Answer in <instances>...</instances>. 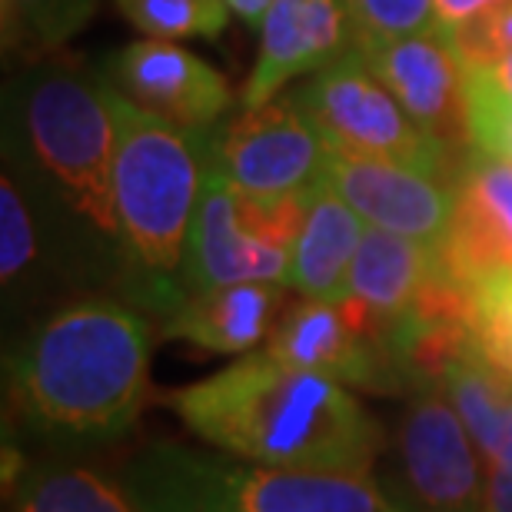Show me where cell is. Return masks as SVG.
<instances>
[{
  "label": "cell",
  "mask_w": 512,
  "mask_h": 512,
  "mask_svg": "<svg viewBox=\"0 0 512 512\" xmlns=\"http://www.w3.org/2000/svg\"><path fill=\"white\" fill-rule=\"evenodd\" d=\"M117 120L114 210L124 250V296L160 320L183 296L180 270L210 163L213 130L170 124L110 84Z\"/></svg>",
  "instance_id": "obj_4"
},
{
  "label": "cell",
  "mask_w": 512,
  "mask_h": 512,
  "mask_svg": "<svg viewBox=\"0 0 512 512\" xmlns=\"http://www.w3.org/2000/svg\"><path fill=\"white\" fill-rule=\"evenodd\" d=\"M469 333L476 353L512 380V273H493L473 283Z\"/></svg>",
  "instance_id": "obj_24"
},
{
  "label": "cell",
  "mask_w": 512,
  "mask_h": 512,
  "mask_svg": "<svg viewBox=\"0 0 512 512\" xmlns=\"http://www.w3.org/2000/svg\"><path fill=\"white\" fill-rule=\"evenodd\" d=\"M486 512H512V466L489 463V476H486Z\"/></svg>",
  "instance_id": "obj_29"
},
{
  "label": "cell",
  "mask_w": 512,
  "mask_h": 512,
  "mask_svg": "<svg viewBox=\"0 0 512 512\" xmlns=\"http://www.w3.org/2000/svg\"><path fill=\"white\" fill-rule=\"evenodd\" d=\"M153 336L140 306L84 296L44 316L7 356L17 416L64 446L117 443L150 389Z\"/></svg>",
  "instance_id": "obj_3"
},
{
  "label": "cell",
  "mask_w": 512,
  "mask_h": 512,
  "mask_svg": "<svg viewBox=\"0 0 512 512\" xmlns=\"http://www.w3.org/2000/svg\"><path fill=\"white\" fill-rule=\"evenodd\" d=\"M463 70H489L512 54V0L486 7L466 24L449 30Z\"/></svg>",
  "instance_id": "obj_26"
},
{
  "label": "cell",
  "mask_w": 512,
  "mask_h": 512,
  "mask_svg": "<svg viewBox=\"0 0 512 512\" xmlns=\"http://www.w3.org/2000/svg\"><path fill=\"white\" fill-rule=\"evenodd\" d=\"M256 34L260 54L243 84V110L270 104L293 77L316 74L356 47V24L343 0H276Z\"/></svg>",
  "instance_id": "obj_14"
},
{
  "label": "cell",
  "mask_w": 512,
  "mask_h": 512,
  "mask_svg": "<svg viewBox=\"0 0 512 512\" xmlns=\"http://www.w3.org/2000/svg\"><path fill=\"white\" fill-rule=\"evenodd\" d=\"M469 147L512 163V97L489 70H466Z\"/></svg>",
  "instance_id": "obj_25"
},
{
  "label": "cell",
  "mask_w": 512,
  "mask_h": 512,
  "mask_svg": "<svg viewBox=\"0 0 512 512\" xmlns=\"http://www.w3.org/2000/svg\"><path fill=\"white\" fill-rule=\"evenodd\" d=\"M54 273L74 280L24 187L0 173V280L7 306L37 296Z\"/></svg>",
  "instance_id": "obj_19"
},
{
  "label": "cell",
  "mask_w": 512,
  "mask_h": 512,
  "mask_svg": "<svg viewBox=\"0 0 512 512\" xmlns=\"http://www.w3.org/2000/svg\"><path fill=\"white\" fill-rule=\"evenodd\" d=\"M456 210L436 260L463 283L512 273V163L466 150L456 170Z\"/></svg>",
  "instance_id": "obj_15"
},
{
  "label": "cell",
  "mask_w": 512,
  "mask_h": 512,
  "mask_svg": "<svg viewBox=\"0 0 512 512\" xmlns=\"http://www.w3.org/2000/svg\"><path fill=\"white\" fill-rule=\"evenodd\" d=\"M489 463L512 466V413H509V423H506V433H503V446H499V453L489 459Z\"/></svg>",
  "instance_id": "obj_32"
},
{
  "label": "cell",
  "mask_w": 512,
  "mask_h": 512,
  "mask_svg": "<svg viewBox=\"0 0 512 512\" xmlns=\"http://www.w3.org/2000/svg\"><path fill=\"white\" fill-rule=\"evenodd\" d=\"M296 100L310 110L330 147L403 163L439 180H456L466 150L459 153L446 147L419 127L393 97V90L370 70L360 47L316 70V77L296 94Z\"/></svg>",
  "instance_id": "obj_7"
},
{
  "label": "cell",
  "mask_w": 512,
  "mask_h": 512,
  "mask_svg": "<svg viewBox=\"0 0 512 512\" xmlns=\"http://www.w3.org/2000/svg\"><path fill=\"white\" fill-rule=\"evenodd\" d=\"M363 233V217L323 177L303 197V220L293 243L286 286L310 300H343L346 273Z\"/></svg>",
  "instance_id": "obj_18"
},
{
  "label": "cell",
  "mask_w": 512,
  "mask_h": 512,
  "mask_svg": "<svg viewBox=\"0 0 512 512\" xmlns=\"http://www.w3.org/2000/svg\"><path fill=\"white\" fill-rule=\"evenodd\" d=\"M326 180L363 223L403 237L439 243L446 237L456 210V183L429 177L423 170L393 160L360 157V153L330 147Z\"/></svg>",
  "instance_id": "obj_12"
},
{
  "label": "cell",
  "mask_w": 512,
  "mask_h": 512,
  "mask_svg": "<svg viewBox=\"0 0 512 512\" xmlns=\"http://www.w3.org/2000/svg\"><path fill=\"white\" fill-rule=\"evenodd\" d=\"M0 143L4 170L34 203L70 276L124 290L114 210L117 120L104 70L47 57L7 80Z\"/></svg>",
  "instance_id": "obj_1"
},
{
  "label": "cell",
  "mask_w": 512,
  "mask_h": 512,
  "mask_svg": "<svg viewBox=\"0 0 512 512\" xmlns=\"http://www.w3.org/2000/svg\"><path fill=\"white\" fill-rule=\"evenodd\" d=\"M286 310L283 283H237L207 293H187L163 316L167 340L200 346L207 353L247 356L270 340Z\"/></svg>",
  "instance_id": "obj_17"
},
{
  "label": "cell",
  "mask_w": 512,
  "mask_h": 512,
  "mask_svg": "<svg viewBox=\"0 0 512 512\" xmlns=\"http://www.w3.org/2000/svg\"><path fill=\"white\" fill-rule=\"evenodd\" d=\"M496 4H506V0H433V10H436V24L453 30L459 24H466L469 17L483 14L486 7H496Z\"/></svg>",
  "instance_id": "obj_28"
},
{
  "label": "cell",
  "mask_w": 512,
  "mask_h": 512,
  "mask_svg": "<svg viewBox=\"0 0 512 512\" xmlns=\"http://www.w3.org/2000/svg\"><path fill=\"white\" fill-rule=\"evenodd\" d=\"M363 60L419 127L463 153L469 147L466 70L449 27L403 37H360Z\"/></svg>",
  "instance_id": "obj_10"
},
{
  "label": "cell",
  "mask_w": 512,
  "mask_h": 512,
  "mask_svg": "<svg viewBox=\"0 0 512 512\" xmlns=\"http://www.w3.org/2000/svg\"><path fill=\"white\" fill-rule=\"evenodd\" d=\"M439 389L449 396L476 449L489 463L503 446V433L512 413V380L493 370L476 350H469L456 363H449Z\"/></svg>",
  "instance_id": "obj_21"
},
{
  "label": "cell",
  "mask_w": 512,
  "mask_h": 512,
  "mask_svg": "<svg viewBox=\"0 0 512 512\" xmlns=\"http://www.w3.org/2000/svg\"><path fill=\"white\" fill-rule=\"evenodd\" d=\"M360 37H403L436 27L433 0H343Z\"/></svg>",
  "instance_id": "obj_27"
},
{
  "label": "cell",
  "mask_w": 512,
  "mask_h": 512,
  "mask_svg": "<svg viewBox=\"0 0 512 512\" xmlns=\"http://www.w3.org/2000/svg\"><path fill=\"white\" fill-rule=\"evenodd\" d=\"M104 74L137 107L180 127L213 130L233 107L227 77L177 40H133L107 57Z\"/></svg>",
  "instance_id": "obj_11"
},
{
  "label": "cell",
  "mask_w": 512,
  "mask_h": 512,
  "mask_svg": "<svg viewBox=\"0 0 512 512\" xmlns=\"http://www.w3.org/2000/svg\"><path fill=\"white\" fill-rule=\"evenodd\" d=\"M137 30L157 40H217L230 10L223 0H114Z\"/></svg>",
  "instance_id": "obj_23"
},
{
  "label": "cell",
  "mask_w": 512,
  "mask_h": 512,
  "mask_svg": "<svg viewBox=\"0 0 512 512\" xmlns=\"http://www.w3.org/2000/svg\"><path fill=\"white\" fill-rule=\"evenodd\" d=\"M163 399L203 443L273 469L370 476L383 449L380 423L343 383L266 350Z\"/></svg>",
  "instance_id": "obj_2"
},
{
  "label": "cell",
  "mask_w": 512,
  "mask_h": 512,
  "mask_svg": "<svg viewBox=\"0 0 512 512\" xmlns=\"http://www.w3.org/2000/svg\"><path fill=\"white\" fill-rule=\"evenodd\" d=\"M399 479L413 512H486L476 443L443 389H413L396 426Z\"/></svg>",
  "instance_id": "obj_9"
},
{
  "label": "cell",
  "mask_w": 512,
  "mask_h": 512,
  "mask_svg": "<svg viewBox=\"0 0 512 512\" xmlns=\"http://www.w3.org/2000/svg\"><path fill=\"white\" fill-rule=\"evenodd\" d=\"M489 74H493V77H496V84L503 87L506 94L512 97V54H509V57H503V60H499L496 67H489Z\"/></svg>",
  "instance_id": "obj_31"
},
{
  "label": "cell",
  "mask_w": 512,
  "mask_h": 512,
  "mask_svg": "<svg viewBox=\"0 0 512 512\" xmlns=\"http://www.w3.org/2000/svg\"><path fill=\"white\" fill-rule=\"evenodd\" d=\"M17 512H143L127 489L77 463H30L14 479Z\"/></svg>",
  "instance_id": "obj_20"
},
{
  "label": "cell",
  "mask_w": 512,
  "mask_h": 512,
  "mask_svg": "<svg viewBox=\"0 0 512 512\" xmlns=\"http://www.w3.org/2000/svg\"><path fill=\"white\" fill-rule=\"evenodd\" d=\"M124 489L143 512H406L370 476L233 463L177 443L137 453Z\"/></svg>",
  "instance_id": "obj_5"
},
{
  "label": "cell",
  "mask_w": 512,
  "mask_h": 512,
  "mask_svg": "<svg viewBox=\"0 0 512 512\" xmlns=\"http://www.w3.org/2000/svg\"><path fill=\"white\" fill-rule=\"evenodd\" d=\"M303 197H243L213 163H207L183 253V293H207L237 283L286 286L293 243L303 220Z\"/></svg>",
  "instance_id": "obj_6"
},
{
  "label": "cell",
  "mask_w": 512,
  "mask_h": 512,
  "mask_svg": "<svg viewBox=\"0 0 512 512\" xmlns=\"http://www.w3.org/2000/svg\"><path fill=\"white\" fill-rule=\"evenodd\" d=\"M266 353L296 370L330 376L343 386H360L370 393H406L389 346L363 333L343 313V306L330 300L303 296L286 306L266 340Z\"/></svg>",
  "instance_id": "obj_13"
},
{
  "label": "cell",
  "mask_w": 512,
  "mask_h": 512,
  "mask_svg": "<svg viewBox=\"0 0 512 512\" xmlns=\"http://www.w3.org/2000/svg\"><path fill=\"white\" fill-rule=\"evenodd\" d=\"M223 4H227L230 17L243 20L250 30H260L263 17L270 14V7L276 4V0H223Z\"/></svg>",
  "instance_id": "obj_30"
},
{
  "label": "cell",
  "mask_w": 512,
  "mask_h": 512,
  "mask_svg": "<svg viewBox=\"0 0 512 512\" xmlns=\"http://www.w3.org/2000/svg\"><path fill=\"white\" fill-rule=\"evenodd\" d=\"M330 140L300 100L280 97L213 130L210 163L253 200L303 197L326 173Z\"/></svg>",
  "instance_id": "obj_8"
},
{
  "label": "cell",
  "mask_w": 512,
  "mask_h": 512,
  "mask_svg": "<svg viewBox=\"0 0 512 512\" xmlns=\"http://www.w3.org/2000/svg\"><path fill=\"white\" fill-rule=\"evenodd\" d=\"M97 0H0L7 50H57L87 27Z\"/></svg>",
  "instance_id": "obj_22"
},
{
  "label": "cell",
  "mask_w": 512,
  "mask_h": 512,
  "mask_svg": "<svg viewBox=\"0 0 512 512\" xmlns=\"http://www.w3.org/2000/svg\"><path fill=\"white\" fill-rule=\"evenodd\" d=\"M429 270H433V243L366 227L346 273L343 300L336 303L363 333L389 346V336L416 303Z\"/></svg>",
  "instance_id": "obj_16"
}]
</instances>
